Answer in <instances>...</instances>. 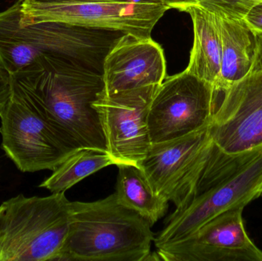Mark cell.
I'll use <instances>...</instances> for the list:
<instances>
[{
    "mask_svg": "<svg viewBox=\"0 0 262 261\" xmlns=\"http://www.w3.org/2000/svg\"><path fill=\"white\" fill-rule=\"evenodd\" d=\"M257 37H258L257 52L252 70L253 69L262 68V35H257Z\"/></svg>",
    "mask_w": 262,
    "mask_h": 261,
    "instance_id": "cell-20",
    "label": "cell"
},
{
    "mask_svg": "<svg viewBox=\"0 0 262 261\" xmlns=\"http://www.w3.org/2000/svg\"><path fill=\"white\" fill-rule=\"evenodd\" d=\"M166 64L161 46L149 38L120 37L103 65L104 93H115L164 81Z\"/></svg>",
    "mask_w": 262,
    "mask_h": 261,
    "instance_id": "cell-12",
    "label": "cell"
},
{
    "mask_svg": "<svg viewBox=\"0 0 262 261\" xmlns=\"http://www.w3.org/2000/svg\"><path fill=\"white\" fill-rule=\"evenodd\" d=\"M12 95L11 75L0 64V114L3 113Z\"/></svg>",
    "mask_w": 262,
    "mask_h": 261,
    "instance_id": "cell-18",
    "label": "cell"
},
{
    "mask_svg": "<svg viewBox=\"0 0 262 261\" xmlns=\"http://www.w3.org/2000/svg\"><path fill=\"white\" fill-rule=\"evenodd\" d=\"M219 92L213 85L183 70L157 89L148 113L152 144L172 140L209 127Z\"/></svg>",
    "mask_w": 262,
    "mask_h": 261,
    "instance_id": "cell-7",
    "label": "cell"
},
{
    "mask_svg": "<svg viewBox=\"0 0 262 261\" xmlns=\"http://www.w3.org/2000/svg\"><path fill=\"white\" fill-rule=\"evenodd\" d=\"M151 227L115 193L95 202H71L69 234L55 260H152Z\"/></svg>",
    "mask_w": 262,
    "mask_h": 261,
    "instance_id": "cell-2",
    "label": "cell"
},
{
    "mask_svg": "<svg viewBox=\"0 0 262 261\" xmlns=\"http://www.w3.org/2000/svg\"><path fill=\"white\" fill-rule=\"evenodd\" d=\"M160 85L130 89L115 93L104 91L94 102L99 115L108 154L120 164L138 165L152 143L148 113Z\"/></svg>",
    "mask_w": 262,
    "mask_h": 261,
    "instance_id": "cell-9",
    "label": "cell"
},
{
    "mask_svg": "<svg viewBox=\"0 0 262 261\" xmlns=\"http://www.w3.org/2000/svg\"><path fill=\"white\" fill-rule=\"evenodd\" d=\"M262 197V147L238 155L212 147L197 187L195 197L175 210L154 239L156 248L186 239L206 222L229 210Z\"/></svg>",
    "mask_w": 262,
    "mask_h": 261,
    "instance_id": "cell-3",
    "label": "cell"
},
{
    "mask_svg": "<svg viewBox=\"0 0 262 261\" xmlns=\"http://www.w3.org/2000/svg\"><path fill=\"white\" fill-rule=\"evenodd\" d=\"M169 5H170L172 9H177L178 6L183 4H187V3H195V0H166Z\"/></svg>",
    "mask_w": 262,
    "mask_h": 261,
    "instance_id": "cell-21",
    "label": "cell"
},
{
    "mask_svg": "<svg viewBox=\"0 0 262 261\" xmlns=\"http://www.w3.org/2000/svg\"><path fill=\"white\" fill-rule=\"evenodd\" d=\"M209 127L152 144L137 165L156 193L172 202L176 210L186 208L196 196L199 182L213 147Z\"/></svg>",
    "mask_w": 262,
    "mask_h": 261,
    "instance_id": "cell-6",
    "label": "cell"
},
{
    "mask_svg": "<svg viewBox=\"0 0 262 261\" xmlns=\"http://www.w3.org/2000/svg\"><path fill=\"white\" fill-rule=\"evenodd\" d=\"M71 202L64 193L18 195L0 205V261L55 260L69 231Z\"/></svg>",
    "mask_w": 262,
    "mask_h": 261,
    "instance_id": "cell-4",
    "label": "cell"
},
{
    "mask_svg": "<svg viewBox=\"0 0 262 261\" xmlns=\"http://www.w3.org/2000/svg\"><path fill=\"white\" fill-rule=\"evenodd\" d=\"M209 134L214 147L238 155L262 147V68L253 69L223 92Z\"/></svg>",
    "mask_w": 262,
    "mask_h": 261,
    "instance_id": "cell-10",
    "label": "cell"
},
{
    "mask_svg": "<svg viewBox=\"0 0 262 261\" xmlns=\"http://www.w3.org/2000/svg\"><path fill=\"white\" fill-rule=\"evenodd\" d=\"M112 165H116V162L107 152L81 149L53 170L52 174L41 182L39 187L52 193H66L84 178Z\"/></svg>",
    "mask_w": 262,
    "mask_h": 261,
    "instance_id": "cell-16",
    "label": "cell"
},
{
    "mask_svg": "<svg viewBox=\"0 0 262 261\" xmlns=\"http://www.w3.org/2000/svg\"><path fill=\"white\" fill-rule=\"evenodd\" d=\"M0 118L2 149L23 173L53 171L78 150L68 145L12 90Z\"/></svg>",
    "mask_w": 262,
    "mask_h": 261,
    "instance_id": "cell-8",
    "label": "cell"
},
{
    "mask_svg": "<svg viewBox=\"0 0 262 261\" xmlns=\"http://www.w3.org/2000/svg\"><path fill=\"white\" fill-rule=\"evenodd\" d=\"M12 90L68 145L107 152L94 102L104 91L103 74L68 58L44 54L11 75Z\"/></svg>",
    "mask_w": 262,
    "mask_h": 261,
    "instance_id": "cell-1",
    "label": "cell"
},
{
    "mask_svg": "<svg viewBox=\"0 0 262 261\" xmlns=\"http://www.w3.org/2000/svg\"><path fill=\"white\" fill-rule=\"evenodd\" d=\"M117 179L118 202L154 225L166 215L169 202L159 196L137 165L120 164Z\"/></svg>",
    "mask_w": 262,
    "mask_h": 261,
    "instance_id": "cell-15",
    "label": "cell"
},
{
    "mask_svg": "<svg viewBox=\"0 0 262 261\" xmlns=\"http://www.w3.org/2000/svg\"><path fill=\"white\" fill-rule=\"evenodd\" d=\"M245 208L219 215L186 239L157 248V260L262 261V251L246 232Z\"/></svg>",
    "mask_w": 262,
    "mask_h": 261,
    "instance_id": "cell-11",
    "label": "cell"
},
{
    "mask_svg": "<svg viewBox=\"0 0 262 261\" xmlns=\"http://www.w3.org/2000/svg\"><path fill=\"white\" fill-rule=\"evenodd\" d=\"M217 17L222 40L221 69L217 90L225 92L252 70L258 37L244 19Z\"/></svg>",
    "mask_w": 262,
    "mask_h": 261,
    "instance_id": "cell-14",
    "label": "cell"
},
{
    "mask_svg": "<svg viewBox=\"0 0 262 261\" xmlns=\"http://www.w3.org/2000/svg\"><path fill=\"white\" fill-rule=\"evenodd\" d=\"M244 20L256 35H262V3L255 6Z\"/></svg>",
    "mask_w": 262,
    "mask_h": 261,
    "instance_id": "cell-19",
    "label": "cell"
},
{
    "mask_svg": "<svg viewBox=\"0 0 262 261\" xmlns=\"http://www.w3.org/2000/svg\"><path fill=\"white\" fill-rule=\"evenodd\" d=\"M21 25L59 21L151 37L166 11V0H19Z\"/></svg>",
    "mask_w": 262,
    "mask_h": 261,
    "instance_id": "cell-5",
    "label": "cell"
},
{
    "mask_svg": "<svg viewBox=\"0 0 262 261\" xmlns=\"http://www.w3.org/2000/svg\"><path fill=\"white\" fill-rule=\"evenodd\" d=\"M195 3L220 18L244 19L262 0H195Z\"/></svg>",
    "mask_w": 262,
    "mask_h": 261,
    "instance_id": "cell-17",
    "label": "cell"
},
{
    "mask_svg": "<svg viewBox=\"0 0 262 261\" xmlns=\"http://www.w3.org/2000/svg\"><path fill=\"white\" fill-rule=\"evenodd\" d=\"M177 9L189 13L193 24V45L185 70L212 84L217 90L222 61L218 17L195 3L181 5Z\"/></svg>",
    "mask_w": 262,
    "mask_h": 261,
    "instance_id": "cell-13",
    "label": "cell"
}]
</instances>
